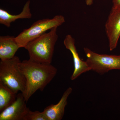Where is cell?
Here are the masks:
<instances>
[{"instance_id": "4fadbf2b", "label": "cell", "mask_w": 120, "mask_h": 120, "mask_svg": "<svg viewBox=\"0 0 120 120\" xmlns=\"http://www.w3.org/2000/svg\"><path fill=\"white\" fill-rule=\"evenodd\" d=\"M23 120H48L44 112L38 111L32 112L30 109L26 114Z\"/></svg>"}, {"instance_id": "7a4b0ae2", "label": "cell", "mask_w": 120, "mask_h": 120, "mask_svg": "<svg viewBox=\"0 0 120 120\" xmlns=\"http://www.w3.org/2000/svg\"><path fill=\"white\" fill-rule=\"evenodd\" d=\"M57 27L31 41L24 48L28 51L30 60L43 64H51L54 47L58 38Z\"/></svg>"}, {"instance_id": "52a82bcc", "label": "cell", "mask_w": 120, "mask_h": 120, "mask_svg": "<svg viewBox=\"0 0 120 120\" xmlns=\"http://www.w3.org/2000/svg\"><path fill=\"white\" fill-rule=\"evenodd\" d=\"M22 92L17 94L15 101L0 114V120H23L30 109Z\"/></svg>"}, {"instance_id": "6da1fadb", "label": "cell", "mask_w": 120, "mask_h": 120, "mask_svg": "<svg viewBox=\"0 0 120 120\" xmlns=\"http://www.w3.org/2000/svg\"><path fill=\"white\" fill-rule=\"evenodd\" d=\"M19 68L26 79V87L22 94L26 102L37 90H44L57 71L51 64L39 63L30 59L21 62Z\"/></svg>"}, {"instance_id": "3957f363", "label": "cell", "mask_w": 120, "mask_h": 120, "mask_svg": "<svg viewBox=\"0 0 120 120\" xmlns=\"http://www.w3.org/2000/svg\"><path fill=\"white\" fill-rule=\"evenodd\" d=\"M21 62L15 56L0 61V82L16 94L19 91L23 94L26 87V78L19 68Z\"/></svg>"}, {"instance_id": "ba28073f", "label": "cell", "mask_w": 120, "mask_h": 120, "mask_svg": "<svg viewBox=\"0 0 120 120\" xmlns=\"http://www.w3.org/2000/svg\"><path fill=\"white\" fill-rule=\"evenodd\" d=\"M64 43L66 49L71 52L73 57L74 70L71 79L75 80L82 73L91 71L86 62L80 58L75 45V39L71 35L69 34L66 35Z\"/></svg>"}, {"instance_id": "7c38bea8", "label": "cell", "mask_w": 120, "mask_h": 120, "mask_svg": "<svg viewBox=\"0 0 120 120\" xmlns=\"http://www.w3.org/2000/svg\"><path fill=\"white\" fill-rule=\"evenodd\" d=\"M17 94L0 82V112L11 105L15 101Z\"/></svg>"}, {"instance_id": "8fae6325", "label": "cell", "mask_w": 120, "mask_h": 120, "mask_svg": "<svg viewBox=\"0 0 120 120\" xmlns=\"http://www.w3.org/2000/svg\"><path fill=\"white\" fill-rule=\"evenodd\" d=\"M30 1H28L24 5L22 12L17 15H11L8 11L0 9V23L9 27L11 23L17 19H30L32 15L30 8Z\"/></svg>"}, {"instance_id": "30bf717a", "label": "cell", "mask_w": 120, "mask_h": 120, "mask_svg": "<svg viewBox=\"0 0 120 120\" xmlns=\"http://www.w3.org/2000/svg\"><path fill=\"white\" fill-rule=\"evenodd\" d=\"M20 48L15 37L9 35L0 37V58L4 60L15 56L16 53Z\"/></svg>"}, {"instance_id": "277c9868", "label": "cell", "mask_w": 120, "mask_h": 120, "mask_svg": "<svg viewBox=\"0 0 120 120\" xmlns=\"http://www.w3.org/2000/svg\"><path fill=\"white\" fill-rule=\"evenodd\" d=\"M65 22L64 17L62 15H56L52 19L39 20L15 37L16 41L20 48H24L31 41L45 34L48 30L58 27Z\"/></svg>"}, {"instance_id": "9a60e30c", "label": "cell", "mask_w": 120, "mask_h": 120, "mask_svg": "<svg viewBox=\"0 0 120 120\" xmlns=\"http://www.w3.org/2000/svg\"><path fill=\"white\" fill-rule=\"evenodd\" d=\"M86 4L88 6H91L93 4L94 0H85Z\"/></svg>"}, {"instance_id": "8992f818", "label": "cell", "mask_w": 120, "mask_h": 120, "mask_svg": "<svg viewBox=\"0 0 120 120\" xmlns=\"http://www.w3.org/2000/svg\"><path fill=\"white\" fill-rule=\"evenodd\" d=\"M105 29L110 51L117 47L120 37V9L112 8L105 24Z\"/></svg>"}, {"instance_id": "5b68a950", "label": "cell", "mask_w": 120, "mask_h": 120, "mask_svg": "<svg viewBox=\"0 0 120 120\" xmlns=\"http://www.w3.org/2000/svg\"><path fill=\"white\" fill-rule=\"evenodd\" d=\"M84 51L91 70L103 75L111 70L120 69V56L99 54L86 47Z\"/></svg>"}, {"instance_id": "5bb4252c", "label": "cell", "mask_w": 120, "mask_h": 120, "mask_svg": "<svg viewBox=\"0 0 120 120\" xmlns=\"http://www.w3.org/2000/svg\"><path fill=\"white\" fill-rule=\"evenodd\" d=\"M112 8L120 9V0H113Z\"/></svg>"}, {"instance_id": "9c48e42d", "label": "cell", "mask_w": 120, "mask_h": 120, "mask_svg": "<svg viewBox=\"0 0 120 120\" xmlns=\"http://www.w3.org/2000/svg\"><path fill=\"white\" fill-rule=\"evenodd\" d=\"M72 91L71 87H68L64 93L58 103L49 105L45 108L43 112L48 120H62L64 115L65 109L68 103V98Z\"/></svg>"}]
</instances>
